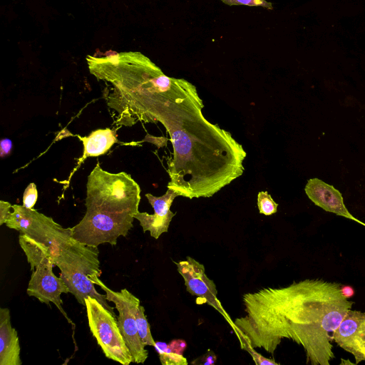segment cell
Segmentation results:
<instances>
[{"mask_svg": "<svg viewBox=\"0 0 365 365\" xmlns=\"http://www.w3.org/2000/svg\"><path fill=\"white\" fill-rule=\"evenodd\" d=\"M175 214L160 216L155 213L150 215L138 212L133 216L140 222L143 232L149 231L150 236L157 240L163 233L168 231L170 223Z\"/></svg>", "mask_w": 365, "mask_h": 365, "instance_id": "obj_15", "label": "cell"}, {"mask_svg": "<svg viewBox=\"0 0 365 365\" xmlns=\"http://www.w3.org/2000/svg\"><path fill=\"white\" fill-rule=\"evenodd\" d=\"M216 361L217 356L214 351H212L211 349H207V351L203 355L192 361V364L195 365H210L215 364Z\"/></svg>", "mask_w": 365, "mask_h": 365, "instance_id": "obj_23", "label": "cell"}, {"mask_svg": "<svg viewBox=\"0 0 365 365\" xmlns=\"http://www.w3.org/2000/svg\"><path fill=\"white\" fill-rule=\"evenodd\" d=\"M304 190L311 201L325 211L361 223L349 212L341 193L333 185L314 178L308 180Z\"/></svg>", "mask_w": 365, "mask_h": 365, "instance_id": "obj_12", "label": "cell"}, {"mask_svg": "<svg viewBox=\"0 0 365 365\" xmlns=\"http://www.w3.org/2000/svg\"><path fill=\"white\" fill-rule=\"evenodd\" d=\"M133 215H109L88 210L82 220L71 227L72 237L90 246L109 243L114 246L120 236L125 237L133 228Z\"/></svg>", "mask_w": 365, "mask_h": 365, "instance_id": "obj_7", "label": "cell"}, {"mask_svg": "<svg viewBox=\"0 0 365 365\" xmlns=\"http://www.w3.org/2000/svg\"><path fill=\"white\" fill-rule=\"evenodd\" d=\"M228 6H260L267 9H273L272 3L267 0H220Z\"/></svg>", "mask_w": 365, "mask_h": 365, "instance_id": "obj_21", "label": "cell"}, {"mask_svg": "<svg viewBox=\"0 0 365 365\" xmlns=\"http://www.w3.org/2000/svg\"><path fill=\"white\" fill-rule=\"evenodd\" d=\"M11 208H12V205L9 202L0 200V225L6 223L11 214Z\"/></svg>", "mask_w": 365, "mask_h": 365, "instance_id": "obj_24", "label": "cell"}, {"mask_svg": "<svg viewBox=\"0 0 365 365\" xmlns=\"http://www.w3.org/2000/svg\"><path fill=\"white\" fill-rule=\"evenodd\" d=\"M53 266L49 258L43 259L33 271L26 292L29 296L37 298L41 303H53L66 320L75 326L61 306V294L70 292L69 288L62 278L53 274Z\"/></svg>", "mask_w": 365, "mask_h": 365, "instance_id": "obj_10", "label": "cell"}, {"mask_svg": "<svg viewBox=\"0 0 365 365\" xmlns=\"http://www.w3.org/2000/svg\"><path fill=\"white\" fill-rule=\"evenodd\" d=\"M257 207L259 213L271 215L277 212L278 204L267 191H261L257 195Z\"/></svg>", "mask_w": 365, "mask_h": 365, "instance_id": "obj_20", "label": "cell"}, {"mask_svg": "<svg viewBox=\"0 0 365 365\" xmlns=\"http://www.w3.org/2000/svg\"><path fill=\"white\" fill-rule=\"evenodd\" d=\"M340 291L341 294L346 298H350L354 294V290L351 286L341 285Z\"/></svg>", "mask_w": 365, "mask_h": 365, "instance_id": "obj_27", "label": "cell"}, {"mask_svg": "<svg viewBox=\"0 0 365 365\" xmlns=\"http://www.w3.org/2000/svg\"><path fill=\"white\" fill-rule=\"evenodd\" d=\"M135 317L140 338L145 346H155L150 324L145 314V309L140 304H138L135 309Z\"/></svg>", "mask_w": 365, "mask_h": 365, "instance_id": "obj_18", "label": "cell"}, {"mask_svg": "<svg viewBox=\"0 0 365 365\" xmlns=\"http://www.w3.org/2000/svg\"><path fill=\"white\" fill-rule=\"evenodd\" d=\"M88 326L105 356L123 365L133 362V356L120 331L116 316L96 299H85Z\"/></svg>", "mask_w": 365, "mask_h": 365, "instance_id": "obj_6", "label": "cell"}, {"mask_svg": "<svg viewBox=\"0 0 365 365\" xmlns=\"http://www.w3.org/2000/svg\"><path fill=\"white\" fill-rule=\"evenodd\" d=\"M174 262L177 266L178 272L184 279L187 292L203 299L205 302L219 312L233 329L234 322L232 321L217 298L216 285L206 275L204 265L191 257H187L185 260Z\"/></svg>", "mask_w": 365, "mask_h": 365, "instance_id": "obj_9", "label": "cell"}, {"mask_svg": "<svg viewBox=\"0 0 365 365\" xmlns=\"http://www.w3.org/2000/svg\"><path fill=\"white\" fill-rule=\"evenodd\" d=\"M98 255V247L87 245L73 239L56 259L54 265L60 269V277L78 303L85 306V299L91 297L116 316L113 308L107 302L106 295L96 290L95 284L88 277L101 274Z\"/></svg>", "mask_w": 365, "mask_h": 365, "instance_id": "obj_4", "label": "cell"}, {"mask_svg": "<svg viewBox=\"0 0 365 365\" xmlns=\"http://www.w3.org/2000/svg\"><path fill=\"white\" fill-rule=\"evenodd\" d=\"M17 331L8 308H0V365H21Z\"/></svg>", "mask_w": 365, "mask_h": 365, "instance_id": "obj_13", "label": "cell"}, {"mask_svg": "<svg viewBox=\"0 0 365 365\" xmlns=\"http://www.w3.org/2000/svg\"><path fill=\"white\" fill-rule=\"evenodd\" d=\"M155 349L158 352L163 365H187V361L182 354L172 351L168 344L163 341H155Z\"/></svg>", "mask_w": 365, "mask_h": 365, "instance_id": "obj_17", "label": "cell"}, {"mask_svg": "<svg viewBox=\"0 0 365 365\" xmlns=\"http://www.w3.org/2000/svg\"><path fill=\"white\" fill-rule=\"evenodd\" d=\"M140 188L132 177L125 173H111L98 163L88 177L86 207L109 215L137 213Z\"/></svg>", "mask_w": 365, "mask_h": 365, "instance_id": "obj_3", "label": "cell"}, {"mask_svg": "<svg viewBox=\"0 0 365 365\" xmlns=\"http://www.w3.org/2000/svg\"><path fill=\"white\" fill-rule=\"evenodd\" d=\"M173 351L182 354L186 349V341L182 339H174L168 344Z\"/></svg>", "mask_w": 365, "mask_h": 365, "instance_id": "obj_25", "label": "cell"}, {"mask_svg": "<svg viewBox=\"0 0 365 365\" xmlns=\"http://www.w3.org/2000/svg\"><path fill=\"white\" fill-rule=\"evenodd\" d=\"M38 198V192L36 184L30 183L24 190L23 195V205L29 209H33Z\"/></svg>", "mask_w": 365, "mask_h": 365, "instance_id": "obj_22", "label": "cell"}, {"mask_svg": "<svg viewBox=\"0 0 365 365\" xmlns=\"http://www.w3.org/2000/svg\"><path fill=\"white\" fill-rule=\"evenodd\" d=\"M12 209L6 225L48 247L54 265L56 259L73 240L71 228H63L53 218L24 205H13Z\"/></svg>", "mask_w": 365, "mask_h": 365, "instance_id": "obj_5", "label": "cell"}, {"mask_svg": "<svg viewBox=\"0 0 365 365\" xmlns=\"http://www.w3.org/2000/svg\"><path fill=\"white\" fill-rule=\"evenodd\" d=\"M178 196V194L176 192L168 188L166 192L160 197H155L150 193L145 194V197L154 210V213L160 216L175 214L170 211V208L174 199Z\"/></svg>", "mask_w": 365, "mask_h": 365, "instance_id": "obj_16", "label": "cell"}, {"mask_svg": "<svg viewBox=\"0 0 365 365\" xmlns=\"http://www.w3.org/2000/svg\"><path fill=\"white\" fill-rule=\"evenodd\" d=\"M95 284L99 286L105 292L108 301L115 305L118 312L117 318L120 331L125 344L133 356V362L144 363L148 356V351L145 349L138 334L135 309L140 304V300L127 289L114 292L108 288L97 274L88 276Z\"/></svg>", "mask_w": 365, "mask_h": 365, "instance_id": "obj_8", "label": "cell"}, {"mask_svg": "<svg viewBox=\"0 0 365 365\" xmlns=\"http://www.w3.org/2000/svg\"><path fill=\"white\" fill-rule=\"evenodd\" d=\"M341 284L304 279L282 288H266L243 296L247 315L236 319L252 346L273 354L284 338L303 346L307 363L329 365L334 359V333L353 302Z\"/></svg>", "mask_w": 365, "mask_h": 365, "instance_id": "obj_2", "label": "cell"}, {"mask_svg": "<svg viewBox=\"0 0 365 365\" xmlns=\"http://www.w3.org/2000/svg\"><path fill=\"white\" fill-rule=\"evenodd\" d=\"M166 79L150 97L144 122H160L170 135L168 188L189 199L210 197L243 174L247 153L230 132L204 117L192 83Z\"/></svg>", "mask_w": 365, "mask_h": 365, "instance_id": "obj_1", "label": "cell"}, {"mask_svg": "<svg viewBox=\"0 0 365 365\" xmlns=\"http://www.w3.org/2000/svg\"><path fill=\"white\" fill-rule=\"evenodd\" d=\"M234 331L239 339L242 349L247 351L252 357L253 361L258 365H278L279 364L272 359L266 358L257 352L245 336L236 327Z\"/></svg>", "mask_w": 365, "mask_h": 365, "instance_id": "obj_19", "label": "cell"}, {"mask_svg": "<svg viewBox=\"0 0 365 365\" xmlns=\"http://www.w3.org/2000/svg\"><path fill=\"white\" fill-rule=\"evenodd\" d=\"M77 137L83 142V155L78 159L76 167L73 169L66 181L64 190L69 186L71 178L81 164L88 157H97L106 153L117 140L115 130L110 128L98 129L93 131L87 137Z\"/></svg>", "mask_w": 365, "mask_h": 365, "instance_id": "obj_14", "label": "cell"}, {"mask_svg": "<svg viewBox=\"0 0 365 365\" xmlns=\"http://www.w3.org/2000/svg\"><path fill=\"white\" fill-rule=\"evenodd\" d=\"M12 141L9 138H3L0 142V156L4 158L11 153Z\"/></svg>", "mask_w": 365, "mask_h": 365, "instance_id": "obj_26", "label": "cell"}, {"mask_svg": "<svg viewBox=\"0 0 365 365\" xmlns=\"http://www.w3.org/2000/svg\"><path fill=\"white\" fill-rule=\"evenodd\" d=\"M334 341L354 356L356 364L365 361V312L350 309L335 330Z\"/></svg>", "mask_w": 365, "mask_h": 365, "instance_id": "obj_11", "label": "cell"}]
</instances>
